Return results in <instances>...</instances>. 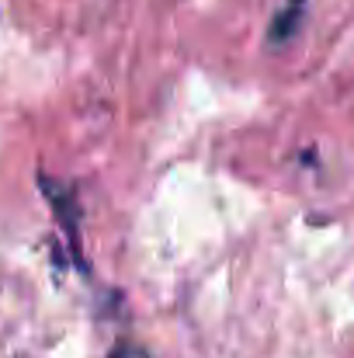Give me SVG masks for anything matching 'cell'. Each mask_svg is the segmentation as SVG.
I'll use <instances>...</instances> for the list:
<instances>
[{
    "instance_id": "cell-1",
    "label": "cell",
    "mask_w": 354,
    "mask_h": 358,
    "mask_svg": "<svg viewBox=\"0 0 354 358\" xmlns=\"http://www.w3.org/2000/svg\"><path fill=\"white\" fill-rule=\"evenodd\" d=\"M38 181H42V192L49 195V206H52V213H56V220H59L63 234L70 237V250H73V257H80V237H77L80 209H77L73 192H70V188H63V185H56V181H49V178H38Z\"/></svg>"
},
{
    "instance_id": "cell-2",
    "label": "cell",
    "mask_w": 354,
    "mask_h": 358,
    "mask_svg": "<svg viewBox=\"0 0 354 358\" xmlns=\"http://www.w3.org/2000/svg\"><path fill=\"white\" fill-rule=\"evenodd\" d=\"M108 358H146V352H142V348H135V345H128V341H118Z\"/></svg>"
},
{
    "instance_id": "cell-3",
    "label": "cell",
    "mask_w": 354,
    "mask_h": 358,
    "mask_svg": "<svg viewBox=\"0 0 354 358\" xmlns=\"http://www.w3.org/2000/svg\"><path fill=\"white\" fill-rule=\"evenodd\" d=\"M299 3H306V0H292V10H299Z\"/></svg>"
}]
</instances>
